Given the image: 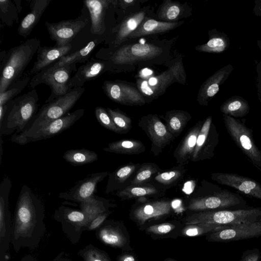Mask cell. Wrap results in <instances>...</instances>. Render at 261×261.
Returning <instances> with one entry per match:
<instances>
[{"mask_svg": "<svg viewBox=\"0 0 261 261\" xmlns=\"http://www.w3.org/2000/svg\"><path fill=\"white\" fill-rule=\"evenodd\" d=\"M43 214V206L41 200L28 186L23 185L15 211V234H28Z\"/></svg>", "mask_w": 261, "mask_h": 261, "instance_id": "5b68a950", "label": "cell"}, {"mask_svg": "<svg viewBox=\"0 0 261 261\" xmlns=\"http://www.w3.org/2000/svg\"><path fill=\"white\" fill-rule=\"evenodd\" d=\"M138 125L151 141V151L158 155L175 138L168 130L156 114H148L139 120Z\"/></svg>", "mask_w": 261, "mask_h": 261, "instance_id": "7c38bea8", "label": "cell"}, {"mask_svg": "<svg viewBox=\"0 0 261 261\" xmlns=\"http://www.w3.org/2000/svg\"><path fill=\"white\" fill-rule=\"evenodd\" d=\"M98 41V40L96 39L89 42L83 48L73 53L63 56L57 62L50 65L44 69H54L65 64L85 63L88 61L92 52L97 45Z\"/></svg>", "mask_w": 261, "mask_h": 261, "instance_id": "4dcf8cb0", "label": "cell"}, {"mask_svg": "<svg viewBox=\"0 0 261 261\" xmlns=\"http://www.w3.org/2000/svg\"><path fill=\"white\" fill-rule=\"evenodd\" d=\"M107 111L117 127L122 133L128 131L132 127L130 118L118 109L107 108Z\"/></svg>", "mask_w": 261, "mask_h": 261, "instance_id": "ee69618b", "label": "cell"}, {"mask_svg": "<svg viewBox=\"0 0 261 261\" xmlns=\"http://www.w3.org/2000/svg\"><path fill=\"white\" fill-rule=\"evenodd\" d=\"M223 116L232 140L254 165L261 167V151L256 146L249 128L234 117L225 114Z\"/></svg>", "mask_w": 261, "mask_h": 261, "instance_id": "8fae6325", "label": "cell"}, {"mask_svg": "<svg viewBox=\"0 0 261 261\" xmlns=\"http://www.w3.org/2000/svg\"><path fill=\"white\" fill-rule=\"evenodd\" d=\"M228 226L210 223L186 224L181 231V235L187 237H197L220 230Z\"/></svg>", "mask_w": 261, "mask_h": 261, "instance_id": "ab89813d", "label": "cell"}, {"mask_svg": "<svg viewBox=\"0 0 261 261\" xmlns=\"http://www.w3.org/2000/svg\"><path fill=\"white\" fill-rule=\"evenodd\" d=\"M158 193V189L151 185H132L118 191L116 195L123 200H127L153 195Z\"/></svg>", "mask_w": 261, "mask_h": 261, "instance_id": "74e56055", "label": "cell"}, {"mask_svg": "<svg viewBox=\"0 0 261 261\" xmlns=\"http://www.w3.org/2000/svg\"><path fill=\"white\" fill-rule=\"evenodd\" d=\"M138 166V164L130 163L109 173L106 193L109 194L114 191H118L122 189V186L133 175Z\"/></svg>", "mask_w": 261, "mask_h": 261, "instance_id": "f546056e", "label": "cell"}, {"mask_svg": "<svg viewBox=\"0 0 261 261\" xmlns=\"http://www.w3.org/2000/svg\"><path fill=\"white\" fill-rule=\"evenodd\" d=\"M174 82L185 85L186 75L182 61L175 62L167 70L146 80L137 78V88L146 102L158 98L165 93L167 88Z\"/></svg>", "mask_w": 261, "mask_h": 261, "instance_id": "52a82bcc", "label": "cell"}, {"mask_svg": "<svg viewBox=\"0 0 261 261\" xmlns=\"http://www.w3.org/2000/svg\"><path fill=\"white\" fill-rule=\"evenodd\" d=\"M175 228L174 224L166 222L151 225L146 229V232L155 235H164L169 233Z\"/></svg>", "mask_w": 261, "mask_h": 261, "instance_id": "c3c4849f", "label": "cell"}, {"mask_svg": "<svg viewBox=\"0 0 261 261\" xmlns=\"http://www.w3.org/2000/svg\"><path fill=\"white\" fill-rule=\"evenodd\" d=\"M102 88L106 95L118 103L130 106H141L146 103L138 88L124 81L106 80Z\"/></svg>", "mask_w": 261, "mask_h": 261, "instance_id": "5bb4252c", "label": "cell"}, {"mask_svg": "<svg viewBox=\"0 0 261 261\" xmlns=\"http://www.w3.org/2000/svg\"><path fill=\"white\" fill-rule=\"evenodd\" d=\"M83 256L85 261H110L104 252L96 249L86 250Z\"/></svg>", "mask_w": 261, "mask_h": 261, "instance_id": "681fc988", "label": "cell"}, {"mask_svg": "<svg viewBox=\"0 0 261 261\" xmlns=\"http://www.w3.org/2000/svg\"><path fill=\"white\" fill-rule=\"evenodd\" d=\"M63 159L73 166H83L97 160L98 154L86 149H70L65 151Z\"/></svg>", "mask_w": 261, "mask_h": 261, "instance_id": "f35d334b", "label": "cell"}, {"mask_svg": "<svg viewBox=\"0 0 261 261\" xmlns=\"http://www.w3.org/2000/svg\"><path fill=\"white\" fill-rule=\"evenodd\" d=\"M261 252L258 248L248 249L244 251L240 261H259Z\"/></svg>", "mask_w": 261, "mask_h": 261, "instance_id": "f907efd6", "label": "cell"}, {"mask_svg": "<svg viewBox=\"0 0 261 261\" xmlns=\"http://www.w3.org/2000/svg\"><path fill=\"white\" fill-rule=\"evenodd\" d=\"M233 70L232 65H226L218 70L202 83L197 97L200 105H208L209 101L219 91L221 85L225 83Z\"/></svg>", "mask_w": 261, "mask_h": 261, "instance_id": "d6986e66", "label": "cell"}, {"mask_svg": "<svg viewBox=\"0 0 261 261\" xmlns=\"http://www.w3.org/2000/svg\"><path fill=\"white\" fill-rule=\"evenodd\" d=\"M154 75L153 70L148 68H145L139 71L137 78L146 80Z\"/></svg>", "mask_w": 261, "mask_h": 261, "instance_id": "11a10c76", "label": "cell"}, {"mask_svg": "<svg viewBox=\"0 0 261 261\" xmlns=\"http://www.w3.org/2000/svg\"><path fill=\"white\" fill-rule=\"evenodd\" d=\"M212 179L218 183L232 187L244 194L261 199V185L249 178L234 173H214Z\"/></svg>", "mask_w": 261, "mask_h": 261, "instance_id": "ac0fdd59", "label": "cell"}, {"mask_svg": "<svg viewBox=\"0 0 261 261\" xmlns=\"http://www.w3.org/2000/svg\"><path fill=\"white\" fill-rule=\"evenodd\" d=\"M41 45L40 41L33 38L13 47L8 52L1 51L0 93L20 79L34 55Z\"/></svg>", "mask_w": 261, "mask_h": 261, "instance_id": "6da1fadb", "label": "cell"}, {"mask_svg": "<svg viewBox=\"0 0 261 261\" xmlns=\"http://www.w3.org/2000/svg\"><path fill=\"white\" fill-rule=\"evenodd\" d=\"M138 0H112V5H115L124 11L139 4Z\"/></svg>", "mask_w": 261, "mask_h": 261, "instance_id": "f5cc1de1", "label": "cell"}, {"mask_svg": "<svg viewBox=\"0 0 261 261\" xmlns=\"http://www.w3.org/2000/svg\"><path fill=\"white\" fill-rule=\"evenodd\" d=\"M108 204L109 203L106 199L94 195L80 203L81 211L87 217L85 226H88L95 218L107 211Z\"/></svg>", "mask_w": 261, "mask_h": 261, "instance_id": "836d02e7", "label": "cell"}, {"mask_svg": "<svg viewBox=\"0 0 261 261\" xmlns=\"http://www.w3.org/2000/svg\"><path fill=\"white\" fill-rule=\"evenodd\" d=\"M84 3L90 13L91 33L101 35L106 30L105 17L106 11L110 5H112V0H85Z\"/></svg>", "mask_w": 261, "mask_h": 261, "instance_id": "cb8c5ba5", "label": "cell"}, {"mask_svg": "<svg viewBox=\"0 0 261 261\" xmlns=\"http://www.w3.org/2000/svg\"><path fill=\"white\" fill-rule=\"evenodd\" d=\"M18 14L17 7L12 1H0V18L5 24L12 27L14 21L18 22Z\"/></svg>", "mask_w": 261, "mask_h": 261, "instance_id": "b9f144b4", "label": "cell"}, {"mask_svg": "<svg viewBox=\"0 0 261 261\" xmlns=\"http://www.w3.org/2000/svg\"><path fill=\"white\" fill-rule=\"evenodd\" d=\"M163 118L168 130L175 138L182 132L192 116L187 111L172 110L167 111Z\"/></svg>", "mask_w": 261, "mask_h": 261, "instance_id": "f1b7e54d", "label": "cell"}, {"mask_svg": "<svg viewBox=\"0 0 261 261\" xmlns=\"http://www.w3.org/2000/svg\"><path fill=\"white\" fill-rule=\"evenodd\" d=\"M103 150L106 152L123 154H136L146 150L142 142L134 139H122L109 143Z\"/></svg>", "mask_w": 261, "mask_h": 261, "instance_id": "d6a6232c", "label": "cell"}, {"mask_svg": "<svg viewBox=\"0 0 261 261\" xmlns=\"http://www.w3.org/2000/svg\"><path fill=\"white\" fill-rule=\"evenodd\" d=\"M220 110L223 114L232 117H242L249 113L250 106L245 98L237 95L226 99L220 106Z\"/></svg>", "mask_w": 261, "mask_h": 261, "instance_id": "e575fe53", "label": "cell"}, {"mask_svg": "<svg viewBox=\"0 0 261 261\" xmlns=\"http://www.w3.org/2000/svg\"><path fill=\"white\" fill-rule=\"evenodd\" d=\"M183 167L173 168L168 171L159 173L154 177L156 182L168 186L178 180L183 175Z\"/></svg>", "mask_w": 261, "mask_h": 261, "instance_id": "f6af8a7d", "label": "cell"}, {"mask_svg": "<svg viewBox=\"0 0 261 261\" xmlns=\"http://www.w3.org/2000/svg\"><path fill=\"white\" fill-rule=\"evenodd\" d=\"M59 211L62 212L63 216L69 221L81 226H85L87 217L82 211L72 210L65 207H61Z\"/></svg>", "mask_w": 261, "mask_h": 261, "instance_id": "7dc6e473", "label": "cell"}, {"mask_svg": "<svg viewBox=\"0 0 261 261\" xmlns=\"http://www.w3.org/2000/svg\"><path fill=\"white\" fill-rule=\"evenodd\" d=\"M109 214L110 212L106 211L95 218L88 226V229L91 230L98 228L105 220Z\"/></svg>", "mask_w": 261, "mask_h": 261, "instance_id": "db71d44e", "label": "cell"}, {"mask_svg": "<svg viewBox=\"0 0 261 261\" xmlns=\"http://www.w3.org/2000/svg\"><path fill=\"white\" fill-rule=\"evenodd\" d=\"M118 261H137L134 255L130 253H125L119 256Z\"/></svg>", "mask_w": 261, "mask_h": 261, "instance_id": "6f0895ef", "label": "cell"}, {"mask_svg": "<svg viewBox=\"0 0 261 261\" xmlns=\"http://www.w3.org/2000/svg\"><path fill=\"white\" fill-rule=\"evenodd\" d=\"M76 64H68L54 69H43L34 75L29 84V88L34 89L41 84H45L49 86L50 95L45 103L65 95L70 90L69 84L73 71H76Z\"/></svg>", "mask_w": 261, "mask_h": 261, "instance_id": "ba28073f", "label": "cell"}, {"mask_svg": "<svg viewBox=\"0 0 261 261\" xmlns=\"http://www.w3.org/2000/svg\"><path fill=\"white\" fill-rule=\"evenodd\" d=\"M261 236V220L228 226L220 230L208 233L209 242H229Z\"/></svg>", "mask_w": 261, "mask_h": 261, "instance_id": "4fadbf2b", "label": "cell"}, {"mask_svg": "<svg viewBox=\"0 0 261 261\" xmlns=\"http://www.w3.org/2000/svg\"><path fill=\"white\" fill-rule=\"evenodd\" d=\"M185 8L178 2L164 1L157 11V17L160 21L167 22H177L181 18Z\"/></svg>", "mask_w": 261, "mask_h": 261, "instance_id": "d590c367", "label": "cell"}, {"mask_svg": "<svg viewBox=\"0 0 261 261\" xmlns=\"http://www.w3.org/2000/svg\"><path fill=\"white\" fill-rule=\"evenodd\" d=\"M95 115L97 121L101 126L116 133H122L113 122L107 109L100 106L96 107Z\"/></svg>", "mask_w": 261, "mask_h": 261, "instance_id": "bcb514c9", "label": "cell"}, {"mask_svg": "<svg viewBox=\"0 0 261 261\" xmlns=\"http://www.w3.org/2000/svg\"><path fill=\"white\" fill-rule=\"evenodd\" d=\"M31 79L29 73L23 75L20 79L12 83L7 90L0 93V106L5 105L14 99L30 83Z\"/></svg>", "mask_w": 261, "mask_h": 261, "instance_id": "60d3db41", "label": "cell"}, {"mask_svg": "<svg viewBox=\"0 0 261 261\" xmlns=\"http://www.w3.org/2000/svg\"><path fill=\"white\" fill-rule=\"evenodd\" d=\"M147 11L144 9L130 13L125 16L120 23L113 29V32L115 33L113 44L115 48L128 40L129 36L147 17Z\"/></svg>", "mask_w": 261, "mask_h": 261, "instance_id": "603a6c76", "label": "cell"}, {"mask_svg": "<svg viewBox=\"0 0 261 261\" xmlns=\"http://www.w3.org/2000/svg\"><path fill=\"white\" fill-rule=\"evenodd\" d=\"M208 41L195 47V50L206 53L221 54L226 51L230 46L228 36L224 32L217 31L216 29L208 31Z\"/></svg>", "mask_w": 261, "mask_h": 261, "instance_id": "83f0119b", "label": "cell"}, {"mask_svg": "<svg viewBox=\"0 0 261 261\" xmlns=\"http://www.w3.org/2000/svg\"><path fill=\"white\" fill-rule=\"evenodd\" d=\"M71 48V43L62 47L40 45L36 53V61L29 74L35 75L38 73L47 66L57 62L63 56L68 54Z\"/></svg>", "mask_w": 261, "mask_h": 261, "instance_id": "7402d4cb", "label": "cell"}, {"mask_svg": "<svg viewBox=\"0 0 261 261\" xmlns=\"http://www.w3.org/2000/svg\"><path fill=\"white\" fill-rule=\"evenodd\" d=\"M160 168L154 163H145L141 165L137 171L134 178L131 181L132 185H144L147 182L153 175L159 173Z\"/></svg>", "mask_w": 261, "mask_h": 261, "instance_id": "7bdbcfd3", "label": "cell"}, {"mask_svg": "<svg viewBox=\"0 0 261 261\" xmlns=\"http://www.w3.org/2000/svg\"><path fill=\"white\" fill-rule=\"evenodd\" d=\"M164 53L162 47L151 43L123 44L115 48L107 61L111 69L112 67L153 61Z\"/></svg>", "mask_w": 261, "mask_h": 261, "instance_id": "8992f818", "label": "cell"}, {"mask_svg": "<svg viewBox=\"0 0 261 261\" xmlns=\"http://www.w3.org/2000/svg\"><path fill=\"white\" fill-rule=\"evenodd\" d=\"M39 97L35 89L7 102V112L0 122L1 136L24 132L37 114Z\"/></svg>", "mask_w": 261, "mask_h": 261, "instance_id": "7a4b0ae2", "label": "cell"}, {"mask_svg": "<svg viewBox=\"0 0 261 261\" xmlns=\"http://www.w3.org/2000/svg\"><path fill=\"white\" fill-rule=\"evenodd\" d=\"M261 220V207L196 212L185 220L186 224L210 223L224 226Z\"/></svg>", "mask_w": 261, "mask_h": 261, "instance_id": "3957f363", "label": "cell"}, {"mask_svg": "<svg viewBox=\"0 0 261 261\" xmlns=\"http://www.w3.org/2000/svg\"><path fill=\"white\" fill-rule=\"evenodd\" d=\"M204 120H200L187 132L173 152L176 163L182 164L191 160Z\"/></svg>", "mask_w": 261, "mask_h": 261, "instance_id": "d4e9b609", "label": "cell"}, {"mask_svg": "<svg viewBox=\"0 0 261 261\" xmlns=\"http://www.w3.org/2000/svg\"><path fill=\"white\" fill-rule=\"evenodd\" d=\"M85 109H80L72 113L47 123L38 130L31 133L15 134L10 140L19 145L50 138L67 129L83 116Z\"/></svg>", "mask_w": 261, "mask_h": 261, "instance_id": "9c48e42d", "label": "cell"}, {"mask_svg": "<svg viewBox=\"0 0 261 261\" xmlns=\"http://www.w3.org/2000/svg\"><path fill=\"white\" fill-rule=\"evenodd\" d=\"M85 90L84 87L74 88L65 95L45 103L23 133H33L50 121L69 113L68 112L74 106Z\"/></svg>", "mask_w": 261, "mask_h": 261, "instance_id": "277c9868", "label": "cell"}, {"mask_svg": "<svg viewBox=\"0 0 261 261\" xmlns=\"http://www.w3.org/2000/svg\"><path fill=\"white\" fill-rule=\"evenodd\" d=\"M218 142V133L210 116L204 120L191 161L196 162L212 158Z\"/></svg>", "mask_w": 261, "mask_h": 261, "instance_id": "2e32d148", "label": "cell"}, {"mask_svg": "<svg viewBox=\"0 0 261 261\" xmlns=\"http://www.w3.org/2000/svg\"><path fill=\"white\" fill-rule=\"evenodd\" d=\"M257 45L259 48V49L261 50V40H257Z\"/></svg>", "mask_w": 261, "mask_h": 261, "instance_id": "91938a15", "label": "cell"}, {"mask_svg": "<svg viewBox=\"0 0 261 261\" xmlns=\"http://www.w3.org/2000/svg\"><path fill=\"white\" fill-rule=\"evenodd\" d=\"M171 211L170 201L159 200L144 203L135 208L132 213L133 219L143 225L151 219H155L169 214Z\"/></svg>", "mask_w": 261, "mask_h": 261, "instance_id": "ffe728a7", "label": "cell"}, {"mask_svg": "<svg viewBox=\"0 0 261 261\" xmlns=\"http://www.w3.org/2000/svg\"><path fill=\"white\" fill-rule=\"evenodd\" d=\"M255 84L257 95L261 105V61H256Z\"/></svg>", "mask_w": 261, "mask_h": 261, "instance_id": "816d5d0a", "label": "cell"}, {"mask_svg": "<svg viewBox=\"0 0 261 261\" xmlns=\"http://www.w3.org/2000/svg\"><path fill=\"white\" fill-rule=\"evenodd\" d=\"M12 181L9 177H5L0 184V237L5 236L6 219L9 215L8 203Z\"/></svg>", "mask_w": 261, "mask_h": 261, "instance_id": "8d00e7d4", "label": "cell"}, {"mask_svg": "<svg viewBox=\"0 0 261 261\" xmlns=\"http://www.w3.org/2000/svg\"><path fill=\"white\" fill-rule=\"evenodd\" d=\"M98 237L101 241L106 245L132 250L127 237L119 228L111 225L106 226L100 229Z\"/></svg>", "mask_w": 261, "mask_h": 261, "instance_id": "1f68e13d", "label": "cell"}, {"mask_svg": "<svg viewBox=\"0 0 261 261\" xmlns=\"http://www.w3.org/2000/svg\"><path fill=\"white\" fill-rule=\"evenodd\" d=\"M51 0H34L30 2V12L23 18L18 28L20 36L27 38L37 25Z\"/></svg>", "mask_w": 261, "mask_h": 261, "instance_id": "484cf974", "label": "cell"}, {"mask_svg": "<svg viewBox=\"0 0 261 261\" xmlns=\"http://www.w3.org/2000/svg\"><path fill=\"white\" fill-rule=\"evenodd\" d=\"M255 5L253 9V14L258 17L261 16V0H255Z\"/></svg>", "mask_w": 261, "mask_h": 261, "instance_id": "9f6ffc18", "label": "cell"}, {"mask_svg": "<svg viewBox=\"0 0 261 261\" xmlns=\"http://www.w3.org/2000/svg\"><path fill=\"white\" fill-rule=\"evenodd\" d=\"M109 174L108 172L92 173L84 179L79 181L74 186L68 191L60 193L59 197L80 203L94 195L98 184Z\"/></svg>", "mask_w": 261, "mask_h": 261, "instance_id": "e0dca14e", "label": "cell"}, {"mask_svg": "<svg viewBox=\"0 0 261 261\" xmlns=\"http://www.w3.org/2000/svg\"><path fill=\"white\" fill-rule=\"evenodd\" d=\"M109 69L107 61L91 59L80 66L70 79L69 88L82 87L88 81L94 80Z\"/></svg>", "mask_w": 261, "mask_h": 261, "instance_id": "44dd1931", "label": "cell"}, {"mask_svg": "<svg viewBox=\"0 0 261 261\" xmlns=\"http://www.w3.org/2000/svg\"><path fill=\"white\" fill-rule=\"evenodd\" d=\"M8 109V103L0 106V122L3 120V119L7 112Z\"/></svg>", "mask_w": 261, "mask_h": 261, "instance_id": "680465c9", "label": "cell"}, {"mask_svg": "<svg viewBox=\"0 0 261 261\" xmlns=\"http://www.w3.org/2000/svg\"><path fill=\"white\" fill-rule=\"evenodd\" d=\"M184 22V21L175 22H164L147 16L129 36L128 40L165 33L181 25Z\"/></svg>", "mask_w": 261, "mask_h": 261, "instance_id": "4316f807", "label": "cell"}, {"mask_svg": "<svg viewBox=\"0 0 261 261\" xmlns=\"http://www.w3.org/2000/svg\"><path fill=\"white\" fill-rule=\"evenodd\" d=\"M165 261H175L174 259L171 258H167L165 260Z\"/></svg>", "mask_w": 261, "mask_h": 261, "instance_id": "94428289", "label": "cell"}, {"mask_svg": "<svg viewBox=\"0 0 261 261\" xmlns=\"http://www.w3.org/2000/svg\"><path fill=\"white\" fill-rule=\"evenodd\" d=\"M88 19L81 16L74 19L56 23L45 22L50 38L56 43L54 46L62 47L70 43L72 40L86 25Z\"/></svg>", "mask_w": 261, "mask_h": 261, "instance_id": "9a60e30c", "label": "cell"}, {"mask_svg": "<svg viewBox=\"0 0 261 261\" xmlns=\"http://www.w3.org/2000/svg\"><path fill=\"white\" fill-rule=\"evenodd\" d=\"M246 201L239 194L226 190H218L208 194L191 198L187 208L195 212L223 210L233 207L245 208Z\"/></svg>", "mask_w": 261, "mask_h": 261, "instance_id": "30bf717a", "label": "cell"}]
</instances>
